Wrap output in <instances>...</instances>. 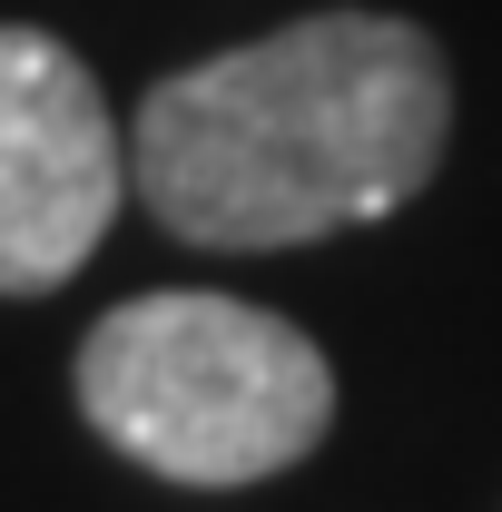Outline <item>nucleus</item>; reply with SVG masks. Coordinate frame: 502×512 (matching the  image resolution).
Wrapping results in <instances>:
<instances>
[{
	"mask_svg": "<svg viewBox=\"0 0 502 512\" xmlns=\"http://www.w3.org/2000/svg\"><path fill=\"white\" fill-rule=\"evenodd\" d=\"M453 79L414 20L315 10L148 89L128 178L188 247H306L443 168Z\"/></svg>",
	"mask_w": 502,
	"mask_h": 512,
	"instance_id": "f257e3e1",
	"label": "nucleus"
},
{
	"mask_svg": "<svg viewBox=\"0 0 502 512\" xmlns=\"http://www.w3.org/2000/svg\"><path fill=\"white\" fill-rule=\"evenodd\" d=\"M128 188L99 79L50 30H0V296L79 276Z\"/></svg>",
	"mask_w": 502,
	"mask_h": 512,
	"instance_id": "7ed1b4c3",
	"label": "nucleus"
},
{
	"mask_svg": "<svg viewBox=\"0 0 502 512\" xmlns=\"http://www.w3.org/2000/svg\"><path fill=\"white\" fill-rule=\"evenodd\" d=\"M79 414L128 463L227 493L296 473L335 424V365L306 325L237 296H128L79 345Z\"/></svg>",
	"mask_w": 502,
	"mask_h": 512,
	"instance_id": "f03ea898",
	"label": "nucleus"
}]
</instances>
